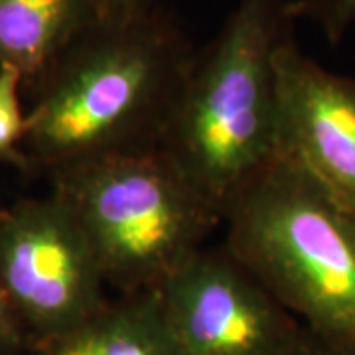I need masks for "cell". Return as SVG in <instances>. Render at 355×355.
<instances>
[{
  "instance_id": "obj_4",
  "label": "cell",
  "mask_w": 355,
  "mask_h": 355,
  "mask_svg": "<svg viewBox=\"0 0 355 355\" xmlns=\"http://www.w3.org/2000/svg\"><path fill=\"white\" fill-rule=\"evenodd\" d=\"M48 178L119 294L156 291L223 223L160 150L103 156Z\"/></svg>"
},
{
  "instance_id": "obj_7",
  "label": "cell",
  "mask_w": 355,
  "mask_h": 355,
  "mask_svg": "<svg viewBox=\"0 0 355 355\" xmlns=\"http://www.w3.org/2000/svg\"><path fill=\"white\" fill-rule=\"evenodd\" d=\"M279 144L355 211V79L324 69L296 40L275 55Z\"/></svg>"
},
{
  "instance_id": "obj_8",
  "label": "cell",
  "mask_w": 355,
  "mask_h": 355,
  "mask_svg": "<svg viewBox=\"0 0 355 355\" xmlns=\"http://www.w3.org/2000/svg\"><path fill=\"white\" fill-rule=\"evenodd\" d=\"M97 18L93 0H0V65L32 89Z\"/></svg>"
},
{
  "instance_id": "obj_12",
  "label": "cell",
  "mask_w": 355,
  "mask_h": 355,
  "mask_svg": "<svg viewBox=\"0 0 355 355\" xmlns=\"http://www.w3.org/2000/svg\"><path fill=\"white\" fill-rule=\"evenodd\" d=\"M30 340L0 280V355H28Z\"/></svg>"
},
{
  "instance_id": "obj_5",
  "label": "cell",
  "mask_w": 355,
  "mask_h": 355,
  "mask_svg": "<svg viewBox=\"0 0 355 355\" xmlns=\"http://www.w3.org/2000/svg\"><path fill=\"white\" fill-rule=\"evenodd\" d=\"M0 280L30 349L81 326L109 302L85 233L53 193L0 209Z\"/></svg>"
},
{
  "instance_id": "obj_9",
  "label": "cell",
  "mask_w": 355,
  "mask_h": 355,
  "mask_svg": "<svg viewBox=\"0 0 355 355\" xmlns=\"http://www.w3.org/2000/svg\"><path fill=\"white\" fill-rule=\"evenodd\" d=\"M28 355H182L156 304L154 292L109 298L87 322Z\"/></svg>"
},
{
  "instance_id": "obj_1",
  "label": "cell",
  "mask_w": 355,
  "mask_h": 355,
  "mask_svg": "<svg viewBox=\"0 0 355 355\" xmlns=\"http://www.w3.org/2000/svg\"><path fill=\"white\" fill-rule=\"evenodd\" d=\"M193 51L160 6L97 18L32 87L22 170L158 150Z\"/></svg>"
},
{
  "instance_id": "obj_11",
  "label": "cell",
  "mask_w": 355,
  "mask_h": 355,
  "mask_svg": "<svg viewBox=\"0 0 355 355\" xmlns=\"http://www.w3.org/2000/svg\"><path fill=\"white\" fill-rule=\"evenodd\" d=\"M294 18H308L320 26L331 46H338L355 24V0H291Z\"/></svg>"
},
{
  "instance_id": "obj_3",
  "label": "cell",
  "mask_w": 355,
  "mask_h": 355,
  "mask_svg": "<svg viewBox=\"0 0 355 355\" xmlns=\"http://www.w3.org/2000/svg\"><path fill=\"white\" fill-rule=\"evenodd\" d=\"M225 247L334 355H355V211L279 153L229 203Z\"/></svg>"
},
{
  "instance_id": "obj_6",
  "label": "cell",
  "mask_w": 355,
  "mask_h": 355,
  "mask_svg": "<svg viewBox=\"0 0 355 355\" xmlns=\"http://www.w3.org/2000/svg\"><path fill=\"white\" fill-rule=\"evenodd\" d=\"M154 298L182 355H282L302 324L227 247H203Z\"/></svg>"
},
{
  "instance_id": "obj_13",
  "label": "cell",
  "mask_w": 355,
  "mask_h": 355,
  "mask_svg": "<svg viewBox=\"0 0 355 355\" xmlns=\"http://www.w3.org/2000/svg\"><path fill=\"white\" fill-rule=\"evenodd\" d=\"M99 18H127L154 10L156 0H93Z\"/></svg>"
},
{
  "instance_id": "obj_10",
  "label": "cell",
  "mask_w": 355,
  "mask_h": 355,
  "mask_svg": "<svg viewBox=\"0 0 355 355\" xmlns=\"http://www.w3.org/2000/svg\"><path fill=\"white\" fill-rule=\"evenodd\" d=\"M22 76L8 65H0V160L22 170V144L28 132V113L22 109Z\"/></svg>"
},
{
  "instance_id": "obj_2",
  "label": "cell",
  "mask_w": 355,
  "mask_h": 355,
  "mask_svg": "<svg viewBox=\"0 0 355 355\" xmlns=\"http://www.w3.org/2000/svg\"><path fill=\"white\" fill-rule=\"evenodd\" d=\"M291 0H239L193 51L160 153L225 217L229 203L277 154V51L294 40Z\"/></svg>"
},
{
  "instance_id": "obj_14",
  "label": "cell",
  "mask_w": 355,
  "mask_h": 355,
  "mask_svg": "<svg viewBox=\"0 0 355 355\" xmlns=\"http://www.w3.org/2000/svg\"><path fill=\"white\" fill-rule=\"evenodd\" d=\"M282 355H334V354H331L326 345H322V343L318 342L316 338H314V336H312V334L302 326V331H300V336L296 338V342L292 343L291 347H288V349H286Z\"/></svg>"
}]
</instances>
